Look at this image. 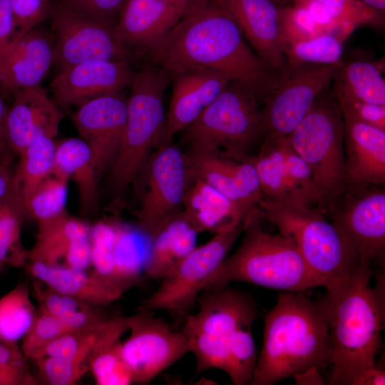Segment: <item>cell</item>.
I'll return each instance as SVG.
<instances>
[{"label":"cell","mask_w":385,"mask_h":385,"mask_svg":"<svg viewBox=\"0 0 385 385\" xmlns=\"http://www.w3.org/2000/svg\"><path fill=\"white\" fill-rule=\"evenodd\" d=\"M170 76L210 70L254 92L263 101L279 72L246 43L232 17L215 0L189 4L170 31L146 53Z\"/></svg>","instance_id":"obj_1"},{"label":"cell","mask_w":385,"mask_h":385,"mask_svg":"<svg viewBox=\"0 0 385 385\" xmlns=\"http://www.w3.org/2000/svg\"><path fill=\"white\" fill-rule=\"evenodd\" d=\"M385 371L376 365L363 371L353 381L352 385H384Z\"/></svg>","instance_id":"obj_55"},{"label":"cell","mask_w":385,"mask_h":385,"mask_svg":"<svg viewBox=\"0 0 385 385\" xmlns=\"http://www.w3.org/2000/svg\"><path fill=\"white\" fill-rule=\"evenodd\" d=\"M338 65L306 63L279 71L263 99L265 135L287 136L332 83Z\"/></svg>","instance_id":"obj_11"},{"label":"cell","mask_w":385,"mask_h":385,"mask_svg":"<svg viewBox=\"0 0 385 385\" xmlns=\"http://www.w3.org/2000/svg\"><path fill=\"white\" fill-rule=\"evenodd\" d=\"M34 362L47 384L73 385L89 370V364L73 359L46 356Z\"/></svg>","instance_id":"obj_45"},{"label":"cell","mask_w":385,"mask_h":385,"mask_svg":"<svg viewBox=\"0 0 385 385\" xmlns=\"http://www.w3.org/2000/svg\"><path fill=\"white\" fill-rule=\"evenodd\" d=\"M197 301L198 312L188 315L186 322L217 336L229 337L239 329L252 327L260 316L256 303L249 295L227 287L205 291Z\"/></svg>","instance_id":"obj_24"},{"label":"cell","mask_w":385,"mask_h":385,"mask_svg":"<svg viewBox=\"0 0 385 385\" xmlns=\"http://www.w3.org/2000/svg\"><path fill=\"white\" fill-rule=\"evenodd\" d=\"M142 235L136 226L116 224L113 262L117 279L125 292L140 282L145 274L148 253L143 252L139 244Z\"/></svg>","instance_id":"obj_36"},{"label":"cell","mask_w":385,"mask_h":385,"mask_svg":"<svg viewBox=\"0 0 385 385\" xmlns=\"http://www.w3.org/2000/svg\"><path fill=\"white\" fill-rule=\"evenodd\" d=\"M360 262L381 259L385 248V191L381 186L348 189L327 212Z\"/></svg>","instance_id":"obj_12"},{"label":"cell","mask_w":385,"mask_h":385,"mask_svg":"<svg viewBox=\"0 0 385 385\" xmlns=\"http://www.w3.org/2000/svg\"><path fill=\"white\" fill-rule=\"evenodd\" d=\"M24 364L26 357L18 344H8L0 339V365Z\"/></svg>","instance_id":"obj_53"},{"label":"cell","mask_w":385,"mask_h":385,"mask_svg":"<svg viewBox=\"0 0 385 385\" xmlns=\"http://www.w3.org/2000/svg\"><path fill=\"white\" fill-rule=\"evenodd\" d=\"M282 29L284 48L324 34L306 9L293 4L283 6Z\"/></svg>","instance_id":"obj_48"},{"label":"cell","mask_w":385,"mask_h":385,"mask_svg":"<svg viewBox=\"0 0 385 385\" xmlns=\"http://www.w3.org/2000/svg\"><path fill=\"white\" fill-rule=\"evenodd\" d=\"M15 21L12 43L51 19L54 11L51 0H9Z\"/></svg>","instance_id":"obj_47"},{"label":"cell","mask_w":385,"mask_h":385,"mask_svg":"<svg viewBox=\"0 0 385 385\" xmlns=\"http://www.w3.org/2000/svg\"><path fill=\"white\" fill-rule=\"evenodd\" d=\"M344 39L334 34H324L306 41L287 46V66L314 63L339 65L344 51Z\"/></svg>","instance_id":"obj_37"},{"label":"cell","mask_w":385,"mask_h":385,"mask_svg":"<svg viewBox=\"0 0 385 385\" xmlns=\"http://www.w3.org/2000/svg\"><path fill=\"white\" fill-rule=\"evenodd\" d=\"M298 384H324L320 375V371L316 368H311L294 376Z\"/></svg>","instance_id":"obj_57"},{"label":"cell","mask_w":385,"mask_h":385,"mask_svg":"<svg viewBox=\"0 0 385 385\" xmlns=\"http://www.w3.org/2000/svg\"><path fill=\"white\" fill-rule=\"evenodd\" d=\"M28 215L18 190L14 187L0 202V266L24 267L28 251L21 243V232Z\"/></svg>","instance_id":"obj_33"},{"label":"cell","mask_w":385,"mask_h":385,"mask_svg":"<svg viewBox=\"0 0 385 385\" xmlns=\"http://www.w3.org/2000/svg\"><path fill=\"white\" fill-rule=\"evenodd\" d=\"M62 118V113L40 86L19 91L6 117L9 148L19 155L41 135L54 138Z\"/></svg>","instance_id":"obj_20"},{"label":"cell","mask_w":385,"mask_h":385,"mask_svg":"<svg viewBox=\"0 0 385 385\" xmlns=\"http://www.w3.org/2000/svg\"><path fill=\"white\" fill-rule=\"evenodd\" d=\"M37 381L26 364L0 365V385H34Z\"/></svg>","instance_id":"obj_51"},{"label":"cell","mask_w":385,"mask_h":385,"mask_svg":"<svg viewBox=\"0 0 385 385\" xmlns=\"http://www.w3.org/2000/svg\"><path fill=\"white\" fill-rule=\"evenodd\" d=\"M68 180L53 173L43 179L24 202L27 215L38 222L66 213Z\"/></svg>","instance_id":"obj_38"},{"label":"cell","mask_w":385,"mask_h":385,"mask_svg":"<svg viewBox=\"0 0 385 385\" xmlns=\"http://www.w3.org/2000/svg\"><path fill=\"white\" fill-rule=\"evenodd\" d=\"M284 164L291 202L307 207H317L318 197L309 168L293 150L287 136L284 145Z\"/></svg>","instance_id":"obj_41"},{"label":"cell","mask_w":385,"mask_h":385,"mask_svg":"<svg viewBox=\"0 0 385 385\" xmlns=\"http://www.w3.org/2000/svg\"><path fill=\"white\" fill-rule=\"evenodd\" d=\"M197 235L182 211L168 220L149 239L145 275L162 279L197 246Z\"/></svg>","instance_id":"obj_28"},{"label":"cell","mask_w":385,"mask_h":385,"mask_svg":"<svg viewBox=\"0 0 385 385\" xmlns=\"http://www.w3.org/2000/svg\"><path fill=\"white\" fill-rule=\"evenodd\" d=\"M244 224L214 234L205 244L196 246L161 279L158 289L138 308L139 311L165 310L185 314L195 304L209 277L226 258L243 232Z\"/></svg>","instance_id":"obj_9"},{"label":"cell","mask_w":385,"mask_h":385,"mask_svg":"<svg viewBox=\"0 0 385 385\" xmlns=\"http://www.w3.org/2000/svg\"><path fill=\"white\" fill-rule=\"evenodd\" d=\"M327 88L287 135L293 150L309 168L318 197L317 207L324 214L348 190L344 120L337 100Z\"/></svg>","instance_id":"obj_7"},{"label":"cell","mask_w":385,"mask_h":385,"mask_svg":"<svg viewBox=\"0 0 385 385\" xmlns=\"http://www.w3.org/2000/svg\"><path fill=\"white\" fill-rule=\"evenodd\" d=\"M53 6V64L59 71L92 60H128L129 52L117 37L115 27L76 13L59 1Z\"/></svg>","instance_id":"obj_13"},{"label":"cell","mask_w":385,"mask_h":385,"mask_svg":"<svg viewBox=\"0 0 385 385\" xmlns=\"http://www.w3.org/2000/svg\"><path fill=\"white\" fill-rule=\"evenodd\" d=\"M260 219L258 209L245 219L240 247L209 277L204 291L220 289L232 282L294 292L321 286L294 244L280 233L266 232Z\"/></svg>","instance_id":"obj_4"},{"label":"cell","mask_w":385,"mask_h":385,"mask_svg":"<svg viewBox=\"0 0 385 385\" xmlns=\"http://www.w3.org/2000/svg\"><path fill=\"white\" fill-rule=\"evenodd\" d=\"M207 1H209V0H188V1L189 2V4L202 3V2Z\"/></svg>","instance_id":"obj_60"},{"label":"cell","mask_w":385,"mask_h":385,"mask_svg":"<svg viewBox=\"0 0 385 385\" xmlns=\"http://www.w3.org/2000/svg\"><path fill=\"white\" fill-rule=\"evenodd\" d=\"M373 9L384 14L385 0H359Z\"/></svg>","instance_id":"obj_58"},{"label":"cell","mask_w":385,"mask_h":385,"mask_svg":"<svg viewBox=\"0 0 385 385\" xmlns=\"http://www.w3.org/2000/svg\"><path fill=\"white\" fill-rule=\"evenodd\" d=\"M183 216L198 234L205 231L219 233L245 221L234 203L198 178H192L183 200Z\"/></svg>","instance_id":"obj_26"},{"label":"cell","mask_w":385,"mask_h":385,"mask_svg":"<svg viewBox=\"0 0 385 385\" xmlns=\"http://www.w3.org/2000/svg\"><path fill=\"white\" fill-rule=\"evenodd\" d=\"M371 262H363L345 280L326 288L319 302L328 324L332 385H352L375 365L384 309L381 292L369 284Z\"/></svg>","instance_id":"obj_2"},{"label":"cell","mask_w":385,"mask_h":385,"mask_svg":"<svg viewBox=\"0 0 385 385\" xmlns=\"http://www.w3.org/2000/svg\"><path fill=\"white\" fill-rule=\"evenodd\" d=\"M127 0H59L72 11L115 27L121 9Z\"/></svg>","instance_id":"obj_49"},{"label":"cell","mask_w":385,"mask_h":385,"mask_svg":"<svg viewBox=\"0 0 385 385\" xmlns=\"http://www.w3.org/2000/svg\"><path fill=\"white\" fill-rule=\"evenodd\" d=\"M348 189L385 183V130L343 118Z\"/></svg>","instance_id":"obj_23"},{"label":"cell","mask_w":385,"mask_h":385,"mask_svg":"<svg viewBox=\"0 0 385 385\" xmlns=\"http://www.w3.org/2000/svg\"><path fill=\"white\" fill-rule=\"evenodd\" d=\"M382 62L366 60L342 61L333 78L336 99H352L385 106Z\"/></svg>","instance_id":"obj_30"},{"label":"cell","mask_w":385,"mask_h":385,"mask_svg":"<svg viewBox=\"0 0 385 385\" xmlns=\"http://www.w3.org/2000/svg\"><path fill=\"white\" fill-rule=\"evenodd\" d=\"M235 21L255 53L272 69L287 66L282 9L272 0H215Z\"/></svg>","instance_id":"obj_16"},{"label":"cell","mask_w":385,"mask_h":385,"mask_svg":"<svg viewBox=\"0 0 385 385\" xmlns=\"http://www.w3.org/2000/svg\"><path fill=\"white\" fill-rule=\"evenodd\" d=\"M128 330V317L108 318L81 329L63 334L36 351L30 359L46 356L68 358L90 364L103 349L120 341Z\"/></svg>","instance_id":"obj_27"},{"label":"cell","mask_w":385,"mask_h":385,"mask_svg":"<svg viewBox=\"0 0 385 385\" xmlns=\"http://www.w3.org/2000/svg\"><path fill=\"white\" fill-rule=\"evenodd\" d=\"M322 5L349 35L361 26L382 27L384 14L359 0H312Z\"/></svg>","instance_id":"obj_44"},{"label":"cell","mask_w":385,"mask_h":385,"mask_svg":"<svg viewBox=\"0 0 385 385\" xmlns=\"http://www.w3.org/2000/svg\"><path fill=\"white\" fill-rule=\"evenodd\" d=\"M173 78L160 143L170 142L173 135L195 120L231 81L225 75L210 70L187 71Z\"/></svg>","instance_id":"obj_22"},{"label":"cell","mask_w":385,"mask_h":385,"mask_svg":"<svg viewBox=\"0 0 385 385\" xmlns=\"http://www.w3.org/2000/svg\"><path fill=\"white\" fill-rule=\"evenodd\" d=\"M91 227L64 213L38 222L36 241L28 251L27 261H41L51 266L86 267L91 257Z\"/></svg>","instance_id":"obj_19"},{"label":"cell","mask_w":385,"mask_h":385,"mask_svg":"<svg viewBox=\"0 0 385 385\" xmlns=\"http://www.w3.org/2000/svg\"><path fill=\"white\" fill-rule=\"evenodd\" d=\"M25 283L18 284L0 298V339L17 344L32 327L38 311L31 299Z\"/></svg>","instance_id":"obj_35"},{"label":"cell","mask_w":385,"mask_h":385,"mask_svg":"<svg viewBox=\"0 0 385 385\" xmlns=\"http://www.w3.org/2000/svg\"><path fill=\"white\" fill-rule=\"evenodd\" d=\"M286 137L265 135L258 155L249 158L256 169L263 196L274 201L291 202L284 164Z\"/></svg>","instance_id":"obj_31"},{"label":"cell","mask_w":385,"mask_h":385,"mask_svg":"<svg viewBox=\"0 0 385 385\" xmlns=\"http://www.w3.org/2000/svg\"><path fill=\"white\" fill-rule=\"evenodd\" d=\"M188 6V0H127L115 34L128 52L147 53L170 31Z\"/></svg>","instance_id":"obj_18"},{"label":"cell","mask_w":385,"mask_h":385,"mask_svg":"<svg viewBox=\"0 0 385 385\" xmlns=\"http://www.w3.org/2000/svg\"><path fill=\"white\" fill-rule=\"evenodd\" d=\"M33 294L38 304V312L58 318H69L80 311L93 307L53 290L46 284L42 286V283L38 280L33 283Z\"/></svg>","instance_id":"obj_46"},{"label":"cell","mask_w":385,"mask_h":385,"mask_svg":"<svg viewBox=\"0 0 385 385\" xmlns=\"http://www.w3.org/2000/svg\"><path fill=\"white\" fill-rule=\"evenodd\" d=\"M89 370L98 385H128L132 374L121 353L118 341L98 352L90 361Z\"/></svg>","instance_id":"obj_43"},{"label":"cell","mask_w":385,"mask_h":385,"mask_svg":"<svg viewBox=\"0 0 385 385\" xmlns=\"http://www.w3.org/2000/svg\"><path fill=\"white\" fill-rule=\"evenodd\" d=\"M38 281L58 292L75 297L96 307H106L124 292L88 270L51 266L41 261H27L24 267Z\"/></svg>","instance_id":"obj_25"},{"label":"cell","mask_w":385,"mask_h":385,"mask_svg":"<svg viewBox=\"0 0 385 385\" xmlns=\"http://www.w3.org/2000/svg\"><path fill=\"white\" fill-rule=\"evenodd\" d=\"M15 34V21L9 1L0 0V57L12 42Z\"/></svg>","instance_id":"obj_52"},{"label":"cell","mask_w":385,"mask_h":385,"mask_svg":"<svg viewBox=\"0 0 385 385\" xmlns=\"http://www.w3.org/2000/svg\"><path fill=\"white\" fill-rule=\"evenodd\" d=\"M258 354L251 327L241 328L230 337L228 344V365L226 374L235 385L250 384L256 368Z\"/></svg>","instance_id":"obj_40"},{"label":"cell","mask_w":385,"mask_h":385,"mask_svg":"<svg viewBox=\"0 0 385 385\" xmlns=\"http://www.w3.org/2000/svg\"><path fill=\"white\" fill-rule=\"evenodd\" d=\"M98 307H91L78 312L69 318H58L38 312L29 332L21 340V349L26 357L48 342L63 334L98 323L106 319Z\"/></svg>","instance_id":"obj_32"},{"label":"cell","mask_w":385,"mask_h":385,"mask_svg":"<svg viewBox=\"0 0 385 385\" xmlns=\"http://www.w3.org/2000/svg\"><path fill=\"white\" fill-rule=\"evenodd\" d=\"M115 237L116 224L101 222L91 227V266L96 273L125 292L117 279L114 267Z\"/></svg>","instance_id":"obj_42"},{"label":"cell","mask_w":385,"mask_h":385,"mask_svg":"<svg viewBox=\"0 0 385 385\" xmlns=\"http://www.w3.org/2000/svg\"><path fill=\"white\" fill-rule=\"evenodd\" d=\"M129 337L121 353L133 383L147 384L190 352L184 332L173 330L149 311L128 317Z\"/></svg>","instance_id":"obj_14"},{"label":"cell","mask_w":385,"mask_h":385,"mask_svg":"<svg viewBox=\"0 0 385 385\" xmlns=\"http://www.w3.org/2000/svg\"><path fill=\"white\" fill-rule=\"evenodd\" d=\"M76 182L81 211L90 213L97 209L98 178L91 150L81 138H70L56 144L52 173Z\"/></svg>","instance_id":"obj_29"},{"label":"cell","mask_w":385,"mask_h":385,"mask_svg":"<svg viewBox=\"0 0 385 385\" xmlns=\"http://www.w3.org/2000/svg\"><path fill=\"white\" fill-rule=\"evenodd\" d=\"M53 63V35L37 26L11 43L0 57V83L14 94L38 86Z\"/></svg>","instance_id":"obj_21"},{"label":"cell","mask_w":385,"mask_h":385,"mask_svg":"<svg viewBox=\"0 0 385 385\" xmlns=\"http://www.w3.org/2000/svg\"><path fill=\"white\" fill-rule=\"evenodd\" d=\"M258 210L262 218L294 244L310 272L325 289L345 280L366 262L355 257L318 207L274 201L263 196Z\"/></svg>","instance_id":"obj_6"},{"label":"cell","mask_w":385,"mask_h":385,"mask_svg":"<svg viewBox=\"0 0 385 385\" xmlns=\"http://www.w3.org/2000/svg\"><path fill=\"white\" fill-rule=\"evenodd\" d=\"M183 332L188 339L190 352L196 360V374L210 369L226 372L228 365L229 337L204 332L185 322Z\"/></svg>","instance_id":"obj_39"},{"label":"cell","mask_w":385,"mask_h":385,"mask_svg":"<svg viewBox=\"0 0 385 385\" xmlns=\"http://www.w3.org/2000/svg\"><path fill=\"white\" fill-rule=\"evenodd\" d=\"M170 77L162 68L150 67L135 73L130 86L121 142L106 180L107 189L116 200L142 173L160 143L166 119L164 95Z\"/></svg>","instance_id":"obj_5"},{"label":"cell","mask_w":385,"mask_h":385,"mask_svg":"<svg viewBox=\"0 0 385 385\" xmlns=\"http://www.w3.org/2000/svg\"><path fill=\"white\" fill-rule=\"evenodd\" d=\"M6 113L7 108L0 96V160L9 165L12 159L13 152L9 148L6 141L5 130Z\"/></svg>","instance_id":"obj_54"},{"label":"cell","mask_w":385,"mask_h":385,"mask_svg":"<svg viewBox=\"0 0 385 385\" xmlns=\"http://www.w3.org/2000/svg\"><path fill=\"white\" fill-rule=\"evenodd\" d=\"M54 138L41 135L20 153L19 163L14 173V187L23 201L53 169L56 144Z\"/></svg>","instance_id":"obj_34"},{"label":"cell","mask_w":385,"mask_h":385,"mask_svg":"<svg viewBox=\"0 0 385 385\" xmlns=\"http://www.w3.org/2000/svg\"><path fill=\"white\" fill-rule=\"evenodd\" d=\"M127 115V100L119 93L98 97L78 106L72 120L88 145L99 175L109 171L118 155Z\"/></svg>","instance_id":"obj_15"},{"label":"cell","mask_w":385,"mask_h":385,"mask_svg":"<svg viewBox=\"0 0 385 385\" xmlns=\"http://www.w3.org/2000/svg\"><path fill=\"white\" fill-rule=\"evenodd\" d=\"M143 171L146 189L137 212L136 227L150 239L182 211L192 174L186 154L171 141L157 147Z\"/></svg>","instance_id":"obj_10"},{"label":"cell","mask_w":385,"mask_h":385,"mask_svg":"<svg viewBox=\"0 0 385 385\" xmlns=\"http://www.w3.org/2000/svg\"><path fill=\"white\" fill-rule=\"evenodd\" d=\"M259 101L247 86L230 81L220 95L179 133L190 153L242 160L265 135Z\"/></svg>","instance_id":"obj_8"},{"label":"cell","mask_w":385,"mask_h":385,"mask_svg":"<svg viewBox=\"0 0 385 385\" xmlns=\"http://www.w3.org/2000/svg\"><path fill=\"white\" fill-rule=\"evenodd\" d=\"M328 324L319 302L281 294L265 317L263 342L251 385H271L331 364Z\"/></svg>","instance_id":"obj_3"},{"label":"cell","mask_w":385,"mask_h":385,"mask_svg":"<svg viewBox=\"0 0 385 385\" xmlns=\"http://www.w3.org/2000/svg\"><path fill=\"white\" fill-rule=\"evenodd\" d=\"M272 1L282 6L292 5L293 4V0H272Z\"/></svg>","instance_id":"obj_59"},{"label":"cell","mask_w":385,"mask_h":385,"mask_svg":"<svg viewBox=\"0 0 385 385\" xmlns=\"http://www.w3.org/2000/svg\"><path fill=\"white\" fill-rule=\"evenodd\" d=\"M14 187V173L0 160V202L9 194Z\"/></svg>","instance_id":"obj_56"},{"label":"cell","mask_w":385,"mask_h":385,"mask_svg":"<svg viewBox=\"0 0 385 385\" xmlns=\"http://www.w3.org/2000/svg\"><path fill=\"white\" fill-rule=\"evenodd\" d=\"M337 101L343 118L385 130V106L352 99Z\"/></svg>","instance_id":"obj_50"},{"label":"cell","mask_w":385,"mask_h":385,"mask_svg":"<svg viewBox=\"0 0 385 385\" xmlns=\"http://www.w3.org/2000/svg\"><path fill=\"white\" fill-rule=\"evenodd\" d=\"M135 74L128 60H92L60 71L50 86L58 103L80 106L129 87Z\"/></svg>","instance_id":"obj_17"},{"label":"cell","mask_w":385,"mask_h":385,"mask_svg":"<svg viewBox=\"0 0 385 385\" xmlns=\"http://www.w3.org/2000/svg\"><path fill=\"white\" fill-rule=\"evenodd\" d=\"M3 268H4V267H2V266H0V273H1V271L3 270Z\"/></svg>","instance_id":"obj_61"}]
</instances>
